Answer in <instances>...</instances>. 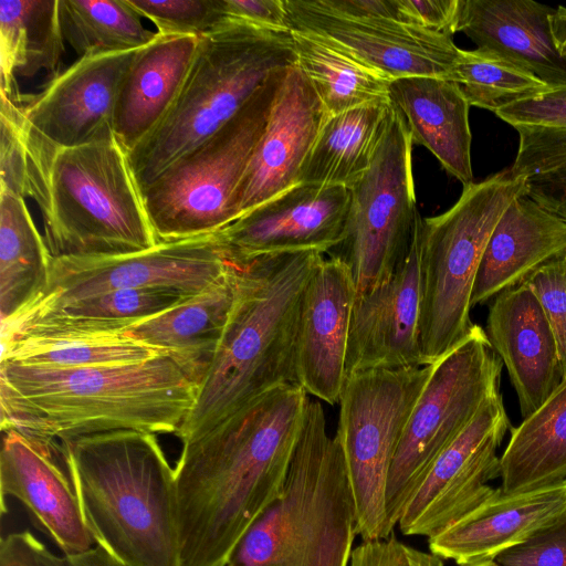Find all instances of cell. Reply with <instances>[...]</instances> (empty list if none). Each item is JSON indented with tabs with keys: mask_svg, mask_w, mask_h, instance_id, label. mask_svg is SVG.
Masks as SVG:
<instances>
[{
	"mask_svg": "<svg viewBox=\"0 0 566 566\" xmlns=\"http://www.w3.org/2000/svg\"><path fill=\"white\" fill-rule=\"evenodd\" d=\"M308 399L300 385L275 387L181 443L174 467L180 566H224L281 493Z\"/></svg>",
	"mask_w": 566,
	"mask_h": 566,
	"instance_id": "cell-1",
	"label": "cell"
},
{
	"mask_svg": "<svg viewBox=\"0 0 566 566\" xmlns=\"http://www.w3.org/2000/svg\"><path fill=\"white\" fill-rule=\"evenodd\" d=\"M0 189L33 200L53 258L113 256L158 244L127 154L111 137L53 147L1 96Z\"/></svg>",
	"mask_w": 566,
	"mask_h": 566,
	"instance_id": "cell-2",
	"label": "cell"
},
{
	"mask_svg": "<svg viewBox=\"0 0 566 566\" xmlns=\"http://www.w3.org/2000/svg\"><path fill=\"white\" fill-rule=\"evenodd\" d=\"M198 389L169 355L75 368L1 361V430L60 444L115 430L176 434Z\"/></svg>",
	"mask_w": 566,
	"mask_h": 566,
	"instance_id": "cell-3",
	"label": "cell"
},
{
	"mask_svg": "<svg viewBox=\"0 0 566 566\" xmlns=\"http://www.w3.org/2000/svg\"><path fill=\"white\" fill-rule=\"evenodd\" d=\"M322 259V253L303 251L265 255L239 265L226 326L193 407L176 433L181 443L266 391L298 385L301 302Z\"/></svg>",
	"mask_w": 566,
	"mask_h": 566,
	"instance_id": "cell-4",
	"label": "cell"
},
{
	"mask_svg": "<svg viewBox=\"0 0 566 566\" xmlns=\"http://www.w3.org/2000/svg\"><path fill=\"white\" fill-rule=\"evenodd\" d=\"M61 446L95 545L128 566H180L175 470L157 434L115 430Z\"/></svg>",
	"mask_w": 566,
	"mask_h": 566,
	"instance_id": "cell-5",
	"label": "cell"
},
{
	"mask_svg": "<svg viewBox=\"0 0 566 566\" xmlns=\"http://www.w3.org/2000/svg\"><path fill=\"white\" fill-rule=\"evenodd\" d=\"M356 509L340 442L321 402L307 401L281 493L235 544L224 566H349Z\"/></svg>",
	"mask_w": 566,
	"mask_h": 566,
	"instance_id": "cell-6",
	"label": "cell"
},
{
	"mask_svg": "<svg viewBox=\"0 0 566 566\" xmlns=\"http://www.w3.org/2000/svg\"><path fill=\"white\" fill-rule=\"evenodd\" d=\"M295 64L290 30L228 22L201 36L172 107L127 154L140 192L226 125L275 72Z\"/></svg>",
	"mask_w": 566,
	"mask_h": 566,
	"instance_id": "cell-7",
	"label": "cell"
},
{
	"mask_svg": "<svg viewBox=\"0 0 566 566\" xmlns=\"http://www.w3.org/2000/svg\"><path fill=\"white\" fill-rule=\"evenodd\" d=\"M512 167L463 186L443 213L422 219L420 343L432 365L471 332V296L488 241L509 206L526 193Z\"/></svg>",
	"mask_w": 566,
	"mask_h": 566,
	"instance_id": "cell-8",
	"label": "cell"
},
{
	"mask_svg": "<svg viewBox=\"0 0 566 566\" xmlns=\"http://www.w3.org/2000/svg\"><path fill=\"white\" fill-rule=\"evenodd\" d=\"M289 69L275 72L226 125L142 192L158 243L211 234L232 222V197Z\"/></svg>",
	"mask_w": 566,
	"mask_h": 566,
	"instance_id": "cell-9",
	"label": "cell"
},
{
	"mask_svg": "<svg viewBox=\"0 0 566 566\" xmlns=\"http://www.w3.org/2000/svg\"><path fill=\"white\" fill-rule=\"evenodd\" d=\"M502 365L485 331L476 324L458 346L432 364L388 474L386 512L392 532L437 457L470 424L486 400L500 392Z\"/></svg>",
	"mask_w": 566,
	"mask_h": 566,
	"instance_id": "cell-10",
	"label": "cell"
},
{
	"mask_svg": "<svg viewBox=\"0 0 566 566\" xmlns=\"http://www.w3.org/2000/svg\"><path fill=\"white\" fill-rule=\"evenodd\" d=\"M432 365L369 369L346 376L336 436L340 442L363 541L394 532L386 512V486L394 455Z\"/></svg>",
	"mask_w": 566,
	"mask_h": 566,
	"instance_id": "cell-11",
	"label": "cell"
},
{
	"mask_svg": "<svg viewBox=\"0 0 566 566\" xmlns=\"http://www.w3.org/2000/svg\"><path fill=\"white\" fill-rule=\"evenodd\" d=\"M392 115L369 169L350 188L346 235L339 255L348 264L356 296L384 283L410 248L417 219L412 140Z\"/></svg>",
	"mask_w": 566,
	"mask_h": 566,
	"instance_id": "cell-12",
	"label": "cell"
},
{
	"mask_svg": "<svg viewBox=\"0 0 566 566\" xmlns=\"http://www.w3.org/2000/svg\"><path fill=\"white\" fill-rule=\"evenodd\" d=\"M230 265L213 233L130 254L53 258L46 287L13 319L119 289H174L195 295Z\"/></svg>",
	"mask_w": 566,
	"mask_h": 566,
	"instance_id": "cell-13",
	"label": "cell"
},
{
	"mask_svg": "<svg viewBox=\"0 0 566 566\" xmlns=\"http://www.w3.org/2000/svg\"><path fill=\"white\" fill-rule=\"evenodd\" d=\"M509 429L497 392L430 465L399 517L401 533L429 538L491 496L489 482L500 478L496 451Z\"/></svg>",
	"mask_w": 566,
	"mask_h": 566,
	"instance_id": "cell-14",
	"label": "cell"
},
{
	"mask_svg": "<svg viewBox=\"0 0 566 566\" xmlns=\"http://www.w3.org/2000/svg\"><path fill=\"white\" fill-rule=\"evenodd\" d=\"M286 27L315 35L391 80L449 78L460 49L452 36L400 22L356 18L322 0H284Z\"/></svg>",
	"mask_w": 566,
	"mask_h": 566,
	"instance_id": "cell-15",
	"label": "cell"
},
{
	"mask_svg": "<svg viewBox=\"0 0 566 566\" xmlns=\"http://www.w3.org/2000/svg\"><path fill=\"white\" fill-rule=\"evenodd\" d=\"M349 189L297 184L214 232L229 263L303 251L324 253L345 240Z\"/></svg>",
	"mask_w": 566,
	"mask_h": 566,
	"instance_id": "cell-16",
	"label": "cell"
},
{
	"mask_svg": "<svg viewBox=\"0 0 566 566\" xmlns=\"http://www.w3.org/2000/svg\"><path fill=\"white\" fill-rule=\"evenodd\" d=\"M138 50L78 57L40 93L13 98L23 127L59 148L114 137L117 95Z\"/></svg>",
	"mask_w": 566,
	"mask_h": 566,
	"instance_id": "cell-17",
	"label": "cell"
},
{
	"mask_svg": "<svg viewBox=\"0 0 566 566\" xmlns=\"http://www.w3.org/2000/svg\"><path fill=\"white\" fill-rule=\"evenodd\" d=\"M422 219L419 214L408 253L392 276L355 297L346 376L426 366L420 343Z\"/></svg>",
	"mask_w": 566,
	"mask_h": 566,
	"instance_id": "cell-18",
	"label": "cell"
},
{
	"mask_svg": "<svg viewBox=\"0 0 566 566\" xmlns=\"http://www.w3.org/2000/svg\"><path fill=\"white\" fill-rule=\"evenodd\" d=\"M0 452L1 515L7 499L19 501L33 524L63 552L84 553L95 541L84 520L60 443L4 430Z\"/></svg>",
	"mask_w": 566,
	"mask_h": 566,
	"instance_id": "cell-19",
	"label": "cell"
},
{
	"mask_svg": "<svg viewBox=\"0 0 566 566\" xmlns=\"http://www.w3.org/2000/svg\"><path fill=\"white\" fill-rule=\"evenodd\" d=\"M327 116L308 80L296 64L291 66L232 197V221L297 185L302 166Z\"/></svg>",
	"mask_w": 566,
	"mask_h": 566,
	"instance_id": "cell-20",
	"label": "cell"
},
{
	"mask_svg": "<svg viewBox=\"0 0 566 566\" xmlns=\"http://www.w3.org/2000/svg\"><path fill=\"white\" fill-rule=\"evenodd\" d=\"M353 275L339 255L322 259L308 279L301 302L297 382L317 399L339 401L346 378V357L353 305Z\"/></svg>",
	"mask_w": 566,
	"mask_h": 566,
	"instance_id": "cell-21",
	"label": "cell"
},
{
	"mask_svg": "<svg viewBox=\"0 0 566 566\" xmlns=\"http://www.w3.org/2000/svg\"><path fill=\"white\" fill-rule=\"evenodd\" d=\"M566 515V481L520 493L501 488L429 537L431 554L459 566L493 560Z\"/></svg>",
	"mask_w": 566,
	"mask_h": 566,
	"instance_id": "cell-22",
	"label": "cell"
},
{
	"mask_svg": "<svg viewBox=\"0 0 566 566\" xmlns=\"http://www.w3.org/2000/svg\"><path fill=\"white\" fill-rule=\"evenodd\" d=\"M485 333L507 369L524 419L563 380L551 325L525 282L502 291L492 300Z\"/></svg>",
	"mask_w": 566,
	"mask_h": 566,
	"instance_id": "cell-23",
	"label": "cell"
},
{
	"mask_svg": "<svg viewBox=\"0 0 566 566\" xmlns=\"http://www.w3.org/2000/svg\"><path fill=\"white\" fill-rule=\"evenodd\" d=\"M555 9L534 0H462L458 32L524 67L549 88L566 86V55L552 33Z\"/></svg>",
	"mask_w": 566,
	"mask_h": 566,
	"instance_id": "cell-24",
	"label": "cell"
},
{
	"mask_svg": "<svg viewBox=\"0 0 566 566\" xmlns=\"http://www.w3.org/2000/svg\"><path fill=\"white\" fill-rule=\"evenodd\" d=\"M566 254V221L526 193L495 226L478 269L471 307L522 284L537 269Z\"/></svg>",
	"mask_w": 566,
	"mask_h": 566,
	"instance_id": "cell-25",
	"label": "cell"
},
{
	"mask_svg": "<svg viewBox=\"0 0 566 566\" xmlns=\"http://www.w3.org/2000/svg\"><path fill=\"white\" fill-rule=\"evenodd\" d=\"M200 38L160 35L138 50L118 92L113 134L128 154L164 120L189 73Z\"/></svg>",
	"mask_w": 566,
	"mask_h": 566,
	"instance_id": "cell-26",
	"label": "cell"
},
{
	"mask_svg": "<svg viewBox=\"0 0 566 566\" xmlns=\"http://www.w3.org/2000/svg\"><path fill=\"white\" fill-rule=\"evenodd\" d=\"M388 97L412 144L424 146L463 186L472 184L470 105L458 85L436 76L400 77L391 81Z\"/></svg>",
	"mask_w": 566,
	"mask_h": 566,
	"instance_id": "cell-27",
	"label": "cell"
},
{
	"mask_svg": "<svg viewBox=\"0 0 566 566\" xmlns=\"http://www.w3.org/2000/svg\"><path fill=\"white\" fill-rule=\"evenodd\" d=\"M239 265L180 304L123 332L165 350L200 385L231 311Z\"/></svg>",
	"mask_w": 566,
	"mask_h": 566,
	"instance_id": "cell-28",
	"label": "cell"
},
{
	"mask_svg": "<svg viewBox=\"0 0 566 566\" xmlns=\"http://www.w3.org/2000/svg\"><path fill=\"white\" fill-rule=\"evenodd\" d=\"M392 111L379 101L327 116L297 184L349 189L371 166Z\"/></svg>",
	"mask_w": 566,
	"mask_h": 566,
	"instance_id": "cell-29",
	"label": "cell"
},
{
	"mask_svg": "<svg viewBox=\"0 0 566 566\" xmlns=\"http://www.w3.org/2000/svg\"><path fill=\"white\" fill-rule=\"evenodd\" d=\"M168 355L122 332L29 329L2 334L1 361L75 368L124 365ZM170 356V355H169Z\"/></svg>",
	"mask_w": 566,
	"mask_h": 566,
	"instance_id": "cell-30",
	"label": "cell"
},
{
	"mask_svg": "<svg viewBox=\"0 0 566 566\" xmlns=\"http://www.w3.org/2000/svg\"><path fill=\"white\" fill-rule=\"evenodd\" d=\"M500 478L505 493L566 481V378L533 413L511 429L500 457Z\"/></svg>",
	"mask_w": 566,
	"mask_h": 566,
	"instance_id": "cell-31",
	"label": "cell"
},
{
	"mask_svg": "<svg viewBox=\"0 0 566 566\" xmlns=\"http://www.w3.org/2000/svg\"><path fill=\"white\" fill-rule=\"evenodd\" d=\"M64 42L60 0H1V95L21 94L17 76L32 77L42 71L57 75Z\"/></svg>",
	"mask_w": 566,
	"mask_h": 566,
	"instance_id": "cell-32",
	"label": "cell"
},
{
	"mask_svg": "<svg viewBox=\"0 0 566 566\" xmlns=\"http://www.w3.org/2000/svg\"><path fill=\"white\" fill-rule=\"evenodd\" d=\"M53 256L25 199L0 189V314L10 322L46 287Z\"/></svg>",
	"mask_w": 566,
	"mask_h": 566,
	"instance_id": "cell-33",
	"label": "cell"
},
{
	"mask_svg": "<svg viewBox=\"0 0 566 566\" xmlns=\"http://www.w3.org/2000/svg\"><path fill=\"white\" fill-rule=\"evenodd\" d=\"M174 289H119L82 297L61 306L2 324V333L29 329L122 332L187 300Z\"/></svg>",
	"mask_w": 566,
	"mask_h": 566,
	"instance_id": "cell-34",
	"label": "cell"
},
{
	"mask_svg": "<svg viewBox=\"0 0 566 566\" xmlns=\"http://www.w3.org/2000/svg\"><path fill=\"white\" fill-rule=\"evenodd\" d=\"M291 32L296 66L315 90L328 116L389 101L390 77L315 35Z\"/></svg>",
	"mask_w": 566,
	"mask_h": 566,
	"instance_id": "cell-35",
	"label": "cell"
},
{
	"mask_svg": "<svg viewBox=\"0 0 566 566\" xmlns=\"http://www.w3.org/2000/svg\"><path fill=\"white\" fill-rule=\"evenodd\" d=\"M60 19L65 42L80 57L135 51L158 35L127 0H60Z\"/></svg>",
	"mask_w": 566,
	"mask_h": 566,
	"instance_id": "cell-36",
	"label": "cell"
},
{
	"mask_svg": "<svg viewBox=\"0 0 566 566\" xmlns=\"http://www.w3.org/2000/svg\"><path fill=\"white\" fill-rule=\"evenodd\" d=\"M448 80L458 85L470 106L494 114L549 88L518 64L494 51L480 48L460 49Z\"/></svg>",
	"mask_w": 566,
	"mask_h": 566,
	"instance_id": "cell-37",
	"label": "cell"
},
{
	"mask_svg": "<svg viewBox=\"0 0 566 566\" xmlns=\"http://www.w3.org/2000/svg\"><path fill=\"white\" fill-rule=\"evenodd\" d=\"M140 15L150 20L160 35L201 38L223 24L228 19L223 0H127Z\"/></svg>",
	"mask_w": 566,
	"mask_h": 566,
	"instance_id": "cell-38",
	"label": "cell"
},
{
	"mask_svg": "<svg viewBox=\"0 0 566 566\" xmlns=\"http://www.w3.org/2000/svg\"><path fill=\"white\" fill-rule=\"evenodd\" d=\"M525 283L535 293L551 325L564 379L566 378V254L537 269Z\"/></svg>",
	"mask_w": 566,
	"mask_h": 566,
	"instance_id": "cell-39",
	"label": "cell"
},
{
	"mask_svg": "<svg viewBox=\"0 0 566 566\" xmlns=\"http://www.w3.org/2000/svg\"><path fill=\"white\" fill-rule=\"evenodd\" d=\"M512 169L526 177L566 165V128L521 126Z\"/></svg>",
	"mask_w": 566,
	"mask_h": 566,
	"instance_id": "cell-40",
	"label": "cell"
},
{
	"mask_svg": "<svg viewBox=\"0 0 566 566\" xmlns=\"http://www.w3.org/2000/svg\"><path fill=\"white\" fill-rule=\"evenodd\" d=\"M493 560L499 566H566V515Z\"/></svg>",
	"mask_w": 566,
	"mask_h": 566,
	"instance_id": "cell-41",
	"label": "cell"
},
{
	"mask_svg": "<svg viewBox=\"0 0 566 566\" xmlns=\"http://www.w3.org/2000/svg\"><path fill=\"white\" fill-rule=\"evenodd\" d=\"M512 127L537 126L566 128V86L514 103L495 113Z\"/></svg>",
	"mask_w": 566,
	"mask_h": 566,
	"instance_id": "cell-42",
	"label": "cell"
},
{
	"mask_svg": "<svg viewBox=\"0 0 566 566\" xmlns=\"http://www.w3.org/2000/svg\"><path fill=\"white\" fill-rule=\"evenodd\" d=\"M349 566H443V562L403 544L392 533L387 538L363 541L353 548Z\"/></svg>",
	"mask_w": 566,
	"mask_h": 566,
	"instance_id": "cell-43",
	"label": "cell"
},
{
	"mask_svg": "<svg viewBox=\"0 0 566 566\" xmlns=\"http://www.w3.org/2000/svg\"><path fill=\"white\" fill-rule=\"evenodd\" d=\"M408 23L452 36L458 32L462 0H398Z\"/></svg>",
	"mask_w": 566,
	"mask_h": 566,
	"instance_id": "cell-44",
	"label": "cell"
},
{
	"mask_svg": "<svg viewBox=\"0 0 566 566\" xmlns=\"http://www.w3.org/2000/svg\"><path fill=\"white\" fill-rule=\"evenodd\" d=\"M0 566H69L31 532H11L0 541Z\"/></svg>",
	"mask_w": 566,
	"mask_h": 566,
	"instance_id": "cell-45",
	"label": "cell"
},
{
	"mask_svg": "<svg viewBox=\"0 0 566 566\" xmlns=\"http://www.w3.org/2000/svg\"><path fill=\"white\" fill-rule=\"evenodd\" d=\"M223 9L229 22L289 30L284 0H223Z\"/></svg>",
	"mask_w": 566,
	"mask_h": 566,
	"instance_id": "cell-46",
	"label": "cell"
},
{
	"mask_svg": "<svg viewBox=\"0 0 566 566\" xmlns=\"http://www.w3.org/2000/svg\"><path fill=\"white\" fill-rule=\"evenodd\" d=\"M526 195L566 221V165L526 179Z\"/></svg>",
	"mask_w": 566,
	"mask_h": 566,
	"instance_id": "cell-47",
	"label": "cell"
},
{
	"mask_svg": "<svg viewBox=\"0 0 566 566\" xmlns=\"http://www.w3.org/2000/svg\"><path fill=\"white\" fill-rule=\"evenodd\" d=\"M65 558L69 566H128L113 557L98 545L84 553L65 556Z\"/></svg>",
	"mask_w": 566,
	"mask_h": 566,
	"instance_id": "cell-48",
	"label": "cell"
},
{
	"mask_svg": "<svg viewBox=\"0 0 566 566\" xmlns=\"http://www.w3.org/2000/svg\"><path fill=\"white\" fill-rule=\"evenodd\" d=\"M552 33L562 54H566V7L555 8L552 17Z\"/></svg>",
	"mask_w": 566,
	"mask_h": 566,
	"instance_id": "cell-49",
	"label": "cell"
},
{
	"mask_svg": "<svg viewBox=\"0 0 566 566\" xmlns=\"http://www.w3.org/2000/svg\"><path fill=\"white\" fill-rule=\"evenodd\" d=\"M462 566H499L494 560H484V562H479V563H473V564H468V565H462Z\"/></svg>",
	"mask_w": 566,
	"mask_h": 566,
	"instance_id": "cell-50",
	"label": "cell"
},
{
	"mask_svg": "<svg viewBox=\"0 0 566 566\" xmlns=\"http://www.w3.org/2000/svg\"><path fill=\"white\" fill-rule=\"evenodd\" d=\"M566 55V54H565Z\"/></svg>",
	"mask_w": 566,
	"mask_h": 566,
	"instance_id": "cell-51",
	"label": "cell"
}]
</instances>
